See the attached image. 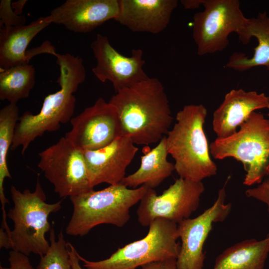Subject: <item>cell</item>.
Returning <instances> with one entry per match:
<instances>
[{
	"mask_svg": "<svg viewBox=\"0 0 269 269\" xmlns=\"http://www.w3.org/2000/svg\"><path fill=\"white\" fill-rule=\"evenodd\" d=\"M91 48L96 64L92 71L96 78L104 83L110 81L116 92L131 85L147 79L143 70V51L133 49L131 56H124L110 44L107 37L97 34Z\"/></svg>",
	"mask_w": 269,
	"mask_h": 269,
	"instance_id": "obj_13",
	"label": "cell"
},
{
	"mask_svg": "<svg viewBox=\"0 0 269 269\" xmlns=\"http://www.w3.org/2000/svg\"><path fill=\"white\" fill-rule=\"evenodd\" d=\"M38 167L60 197L69 198L94 189L83 151L65 136L38 154Z\"/></svg>",
	"mask_w": 269,
	"mask_h": 269,
	"instance_id": "obj_9",
	"label": "cell"
},
{
	"mask_svg": "<svg viewBox=\"0 0 269 269\" xmlns=\"http://www.w3.org/2000/svg\"><path fill=\"white\" fill-rule=\"evenodd\" d=\"M8 267L0 266V269H34L27 256L14 251L9 253Z\"/></svg>",
	"mask_w": 269,
	"mask_h": 269,
	"instance_id": "obj_27",
	"label": "cell"
},
{
	"mask_svg": "<svg viewBox=\"0 0 269 269\" xmlns=\"http://www.w3.org/2000/svg\"><path fill=\"white\" fill-rule=\"evenodd\" d=\"M143 238L119 248L111 256L99 261L87 260L78 253L86 269H136L152 262L177 259L180 250L177 224L156 218L149 225Z\"/></svg>",
	"mask_w": 269,
	"mask_h": 269,
	"instance_id": "obj_7",
	"label": "cell"
},
{
	"mask_svg": "<svg viewBox=\"0 0 269 269\" xmlns=\"http://www.w3.org/2000/svg\"><path fill=\"white\" fill-rule=\"evenodd\" d=\"M27 1L26 0H19L14 2H12V8L16 14L21 15L23 7Z\"/></svg>",
	"mask_w": 269,
	"mask_h": 269,
	"instance_id": "obj_32",
	"label": "cell"
},
{
	"mask_svg": "<svg viewBox=\"0 0 269 269\" xmlns=\"http://www.w3.org/2000/svg\"><path fill=\"white\" fill-rule=\"evenodd\" d=\"M180 1L185 9H194L203 5L204 0H182Z\"/></svg>",
	"mask_w": 269,
	"mask_h": 269,
	"instance_id": "obj_31",
	"label": "cell"
},
{
	"mask_svg": "<svg viewBox=\"0 0 269 269\" xmlns=\"http://www.w3.org/2000/svg\"><path fill=\"white\" fill-rule=\"evenodd\" d=\"M70 122L72 128L65 137L81 151L102 148L124 134L116 108L102 98Z\"/></svg>",
	"mask_w": 269,
	"mask_h": 269,
	"instance_id": "obj_12",
	"label": "cell"
},
{
	"mask_svg": "<svg viewBox=\"0 0 269 269\" xmlns=\"http://www.w3.org/2000/svg\"><path fill=\"white\" fill-rule=\"evenodd\" d=\"M19 118V109L15 103H9L0 110V201L2 213H6L5 205L9 203L4 193V181L6 178L11 179L7 164V155L12 144Z\"/></svg>",
	"mask_w": 269,
	"mask_h": 269,
	"instance_id": "obj_23",
	"label": "cell"
},
{
	"mask_svg": "<svg viewBox=\"0 0 269 269\" xmlns=\"http://www.w3.org/2000/svg\"><path fill=\"white\" fill-rule=\"evenodd\" d=\"M245 193L247 197L266 204L269 213V175L257 187L247 189Z\"/></svg>",
	"mask_w": 269,
	"mask_h": 269,
	"instance_id": "obj_26",
	"label": "cell"
},
{
	"mask_svg": "<svg viewBox=\"0 0 269 269\" xmlns=\"http://www.w3.org/2000/svg\"><path fill=\"white\" fill-rule=\"evenodd\" d=\"M148 188L143 185L132 189L121 182L69 198L73 212L66 233L82 237L104 224L123 227L130 219V209L140 201Z\"/></svg>",
	"mask_w": 269,
	"mask_h": 269,
	"instance_id": "obj_4",
	"label": "cell"
},
{
	"mask_svg": "<svg viewBox=\"0 0 269 269\" xmlns=\"http://www.w3.org/2000/svg\"><path fill=\"white\" fill-rule=\"evenodd\" d=\"M269 253V233L263 240H245L216 258L213 269H264Z\"/></svg>",
	"mask_w": 269,
	"mask_h": 269,
	"instance_id": "obj_21",
	"label": "cell"
},
{
	"mask_svg": "<svg viewBox=\"0 0 269 269\" xmlns=\"http://www.w3.org/2000/svg\"><path fill=\"white\" fill-rule=\"evenodd\" d=\"M141 269H177L176 259H170L149 263L142 266Z\"/></svg>",
	"mask_w": 269,
	"mask_h": 269,
	"instance_id": "obj_28",
	"label": "cell"
},
{
	"mask_svg": "<svg viewBox=\"0 0 269 269\" xmlns=\"http://www.w3.org/2000/svg\"><path fill=\"white\" fill-rule=\"evenodd\" d=\"M209 149L215 159L232 157L243 164L244 184H260L269 175V120L253 112L239 131L227 137L217 138Z\"/></svg>",
	"mask_w": 269,
	"mask_h": 269,
	"instance_id": "obj_6",
	"label": "cell"
},
{
	"mask_svg": "<svg viewBox=\"0 0 269 269\" xmlns=\"http://www.w3.org/2000/svg\"><path fill=\"white\" fill-rule=\"evenodd\" d=\"M119 10V0H67L49 15L52 23L75 32L87 33L114 19Z\"/></svg>",
	"mask_w": 269,
	"mask_h": 269,
	"instance_id": "obj_15",
	"label": "cell"
},
{
	"mask_svg": "<svg viewBox=\"0 0 269 269\" xmlns=\"http://www.w3.org/2000/svg\"><path fill=\"white\" fill-rule=\"evenodd\" d=\"M202 11L193 17L192 36L199 55L224 50L228 37L242 33L248 18L244 15L238 0H204Z\"/></svg>",
	"mask_w": 269,
	"mask_h": 269,
	"instance_id": "obj_8",
	"label": "cell"
},
{
	"mask_svg": "<svg viewBox=\"0 0 269 269\" xmlns=\"http://www.w3.org/2000/svg\"><path fill=\"white\" fill-rule=\"evenodd\" d=\"M10 192L13 206L9 209L7 216L13 224L9 235L11 250L27 256L33 253L41 257L50 247L45 238L51 229L48 217L61 209L62 201L46 202L39 177L34 191L26 189L21 192L11 186Z\"/></svg>",
	"mask_w": 269,
	"mask_h": 269,
	"instance_id": "obj_5",
	"label": "cell"
},
{
	"mask_svg": "<svg viewBox=\"0 0 269 269\" xmlns=\"http://www.w3.org/2000/svg\"><path fill=\"white\" fill-rule=\"evenodd\" d=\"M255 37L258 42L252 57L235 52L230 56L225 67L237 71H245L255 67L265 66L269 70V16L265 11L256 17L248 18L239 36L241 42L246 44Z\"/></svg>",
	"mask_w": 269,
	"mask_h": 269,
	"instance_id": "obj_19",
	"label": "cell"
},
{
	"mask_svg": "<svg viewBox=\"0 0 269 269\" xmlns=\"http://www.w3.org/2000/svg\"><path fill=\"white\" fill-rule=\"evenodd\" d=\"M138 150L130 136L123 134L102 148L82 151L91 187L122 182Z\"/></svg>",
	"mask_w": 269,
	"mask_h": 269,
	"instance_id": "obj_14",
	"label": "cell"
},
{
	"mask_svg": "<svg viewBox=\"0 0 269 269\" xmlns=\"http://www.w3.org/2000/svg\"><path fill=\"white\" fill-rule=\"evenodd\" d=\"M262 109H269V97L264 93L242 89L231 90L213 113V129L217 138L233 134L253 112Z\"/></svg>",
	"mask_w": 269,
	"mask_h": 269,
	"instance_id": "obj_17",
	"label": "cell"
},
{
	"mask_svg": "<svg viewBox=\"0 0 269 269\" xmlns=\"http://www.w3.org/2000/svg\"><path fill=\"white\" fill-rule=\"evenodd\" d=\"M0 248L11 249V243L9 236L5 230L1 227L0 229Z\"/></svg>",
	"mask_w": 269,
	"mask_h": 269,
	"instance_id": "obj_30",
	"label": "cell"
},
{
	"mask_svg": "<svg viewBox=\"0 0 269 269\" xmlns=\"http://www.w3.org/2000/svg\"><path fill=\"white\" fill-rule=\"evenodd\" d=\"M68 251L70 262L73 269H84L80 264V260L78 256V252L75 247L70 243L68 242Z\"/></svg>",
	"mask_w": 269,
	"mask_h": 269,
	"instance_id": "obj_29",
	"label": "cell"
},
{
	"mask_svg": "<svg viewBox=\"0 0 269 269\" xmlns=\"http://www.w3.org/2000/svg\"><path fill=\"white\" fill-rule=\"evenodd\" d=\"M168 154L165 136L141 157L139 168L126 176L122 183L132 189L143 185L151 189L158 187L175 170L174 164L167 160Z\"/></svg>",
	"mask_w": 269,
	"mask_h": 269,
	"instance_id": "obj_20",
	"label": "cell"
},
{
	"mask_svg": "<svg viewBox=\"0 0 269 269\" xmlns=\"http://www.w3.org/2000/svg\"><path fill=\"white\" fill-rule=\"evenodd\" d=\"M207 115L202 104L185 105L176 114V123L166 135L167 149L180 178L199 182L217 173L204 129Z\"/></svg>",
	"mask_w": 269,
	"mask_h": 269,
	"instance_id": "obj_3",
	"label": "cell"
},
{
	"mask_svg": "<svg viewBox=\"0 0 269 269\" xmlns=\"http://www.w3.org/2000/svg\"><path fill=\"white\" fill-rule=\"evenodd\" d=\"M177 0H119L115 21L133 32L158 34L168 25Z\"/></svg>",
	"mask_w": 269,
	"mask_h": 269,
	"instance_id": "obj_16",
	"label": "cell"
},
{
	"mask_svg": "<svg viewBox=\"0 0 269 269\" xmlns=\"http://www.w3.org/2000/svg\"><path fill=\"white\" fill-rule=\"evenodd\" d=\"M52 23L50 15L39 17L30 23L19 26L2 27L0 30V69H6L28 64L34 56L43 53L39 46L26 50L31 41Z\"/></svg>",
	"mask_w": 269,
	"mask_h": 269,
	"instance_id": "obj_18",
	"label": "cell"
},
{
	"mask_svg": "<svg viewBox=\"0 0 269 269\" xmlns=\"http://www.w3.org/2000/svg\"><path fill=\"white\" fill-rule=\"evenodd\" d=\"M230 178L229 175L210 207L197 217L184 220L177 224L181 245L176 259L177 269H203L204 244L213 225L224 221L232 210V204L225 203L226 187Z\"/></svg>",
	"mask_w": 269,
	"mask_h": 269,
	"instance_id": "obj_11",
	"label": "cell"
},
{
	"mask_svg": "<svg viewBox=\"0 0 269 269\" xmlns=\"http://www.w3.org/2000/svg\"><path fill=\"white\" fill-rule=\"evenodd\" d=\"M204 190L202 181L180 177L160 195L148 188L139 201L136 211L137 220L141 226L146 227L159 218L178 224L189 218L198 209Z\"/></svg>",
	"mask_w": 269,
	"mask_h": 269,
	"instance_id": "obj_10",
	"label": "cell"
},
{
	"mask_svg": "<svg viewBox=\"0 0 269 269\" xmlns=\"http://www.w3.org/2000/svg\"><path fill=\"white\" fill-rule=\"evenodd\" d=\"M35 78V68L29 64L0 69V99L16 104L27 98L34 86Z\"/></svg>",
	"mask_w": 269,
	"mask_h": 269,
	"instance_id": "obj_22",
	"label": "cell"
},
{
	"mask_svg": "<svg viewBox=\"0 0 269 269\" xmlns=\"http://www.w3.org/2000/svg\"><path fill=\"white\" fill-rule=\"evenodd\" d=\"M50 247L40 258L36 269H73L68 251V242L64 239L62 230L56 240L52 227L50 231Z\"/></svg>",
	"mask_w": 269,
	"mask_h": 269,
	"instance_id": "obj_24",
	"label": "cell"
},
{
	"mask_svg": "<svg viewBox=\"0 0 269 269\" xmlns=\"http://www.w3.org/2000/svg\"><path fill=\"white\" fill-rule=\"evenodd\" d=\"M109 102L117 110L123 134L135 144L158 142L170 130L173 119L157 78L149 77L120 90Z\"/></svg>",
	"mask_w": 269,
	"mask_h": 269,
	"instance_id": "obj_1",
	"label": "cell"
},
{
	"mask_svg": "<svg viewBox=\"0 0 269 269\" xmlns=\"http://www.w3.org/2000/svg\"><path fill=\"white\" fill-rule=\"evenodd\" d=\"M11 0H1L0 2V27H15L24 25L26 19L24 15L16 14L11 7Z\"/></svg>",
	"mask_w": 269,
	"mask_h": 269,
	"instance_id": "obj_25",
	"label": "cell"
},
{
	"mask_svg": "<svg viewBox=\"0 0 269 269\" xmlns=\"http://www.w3.org/2000/svg\"><path fill=\"white\" fill-rule=\"evenodd\" d=\"M60 68L57 82L60 89L47 95L36 114L29 111L19 117L14 134L11 150L21 146L24 154L30 144L45 132L58 131L61 124L70 122L76 103L73 95L86 78V70L81 58L71 54L54 55Z\"/></svg>",
	"mask_w": 269,
	"mask_h": 269,
	"instance_id": "obj_2",
	"label": "cell"
}]
</instances>
